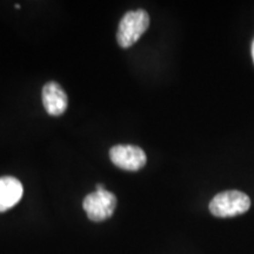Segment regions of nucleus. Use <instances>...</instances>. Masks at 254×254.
<instances>
[{
  "label": "nucleus",
  "mask_w": 254,
  "mask_h": 254,
  "mask_svg": "<svg viewBox=\"0 0 254 254\" xmlns=\"http://www.w3.org/2000/svg\"><path fill=\"white\" fill-rule=\"evenodd\" d=\"M250 207V196L240 190H225L215 195L209 202V211L218 218H231L244 214Z\"/></svg>",
  "instance_id": "obj_1"
},
{
  "label": "nucleus",
  "mask_w": 254,
  "mask_h": 254,
  "mask_svg": "<svg viewBox=\"0 0 254 254\" xmlns=\"http://www.w3.org/2000/svg\"><path fill=\"white\" fill-rule=\"evenodd\" d=\"M150 26V15L144 9L129 11L119 24L117 40L122 47H129L139 40Z\"/></svg>",
  "instance_id": "obj_2"
},
{
  "label": "nucleus",
  "mask_w": 254,
  "mask_h": 254,
  "mask_svg": "<svg viewBox=\"0 0 254 254\" xmlns=\"http://www.w3.org/2000/svg\"><path fill=\"white\" fill-rule=\"evenodd\" d=\"M82 207L92 221H104L112 217L117 207V196L105 190L101 184H98L95 192L90 193L84 199Z\"/></svg>",
  "instance_id": "obj_3"
},
{
  "label": "nucleus",
  "mask_w": 254,
  "mask_h": 254,
  "mask_svg": "<svg viewBox=\"0 0 254 254\" xmlns=\"http://www.w3.org/2000/svg\"><path fill=\"white\" fill-rule=\"evenodd\" d=\"M110 158L117 167L126 171H138L146 165L144 150L133 145H116L111 148Z\"/></svg>",
  "instance_id": "obj_4"
},
{
  "label": "nucleus",
  "mask_w": 254,
  "mask_h": 254,
  "mask_svg": "<svg viewBox=\"0 0 254 254\" xmlns=\"http://www.w3.org/2000/svg\"><path fill=\"white\" fill-rule=\"evenodd\" d=\"M43 104L50 116L58 117L67 109V95L58 82L50 81L43 87Z\"/></svg>",
  "instance_id": "obj_5"
},
{
  "label": "nucleus",
  "mask_w": 254,
  "mask_h": 254,
  "mask_svg": "<svg viewBox=\"0 0 254 254\" xmlns=\"http://www.w3.org/2000/svg\"><path fill=\"white\" fill-rule=\"evenodd\" d=\"M24 189L14 177L0 178V212H5L17 205L21 199Z\"/></svg>",
  "instance_id": "obj_6"
},
{
  "label": "nucleus",
  "mask_w": 254,
  "mask_h": 254,
  "mask_svg": "<svg viewBox=\"0 0 254 254\" xmlns=\"http://www.w3.org/2000/svg\"><path fill=\"white\" fill-rule=\"evenodd\" d=\"M252 58H253V62H254V40L252 43Z\"/></svg>",
  "instance_id": "obj_7"
}]
</instances>
